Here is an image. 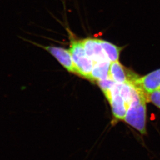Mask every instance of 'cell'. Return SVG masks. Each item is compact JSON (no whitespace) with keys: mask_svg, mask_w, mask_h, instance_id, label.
<instances>
[{"mask_svg":"<svg viewBox=\"0 0 160 160\" xmlns=\"http://www.w3.org/2000/svg\"><path fill=\"white\" fill-rule=\"evenodd\" d=\"M146 94L138 87L124 119L125 122L142 134L146 133Z\"/></svg>","mask_w":160,"mask_h":160,"instance_id":"cell-1","label":"cell"},{"mask_svg":"<svg viewBox=\"0 0 160 160\" xmlns=\"http://www.w3.org/2000/svg\"><path fill=\"white\" fill-rule=\"evenodd\" d=\"M69 50L71 53L76 74L90 79L94 63L85 52L82 41L71 39Z\"/></svg>","mask_w":160,"mask_h":160,"instance_id":"cell-2","label":"cell"},{"mask_svg":"<svg viewBox=\"0 0 160 160\" xmlns=\"http://www.w3.org/2000/svg\"><path fill=\"white\" fill-rule=\"evenodd\" d=\"M104 95L110 104L113 116L117 119L124 120L129 106L119 94L118 83H115Z\"/></svg>","mask_w":160,"mask_h":160,"instance_id":"cell-3","label":"cell"},{"mask_svg":"<svg viewBox=\"0 0 160 160\" xmlns=\"http://www.w3.org/2000/svg\"><path fill=\"white\" fill-rule=\"evenodd\" d=\"M136 74L128 71L119 61L111 62L109 71V78L116 83L122 84L133 83L138 78Z\"/></svg>","mask_w":160,"mask_h":160,"instance_id":"cell-4","label":"cell"},{"mask_svg":"<svg viewBox=\"0 0 160 160\" xmlns=\"http://www.w3.org/2000/svg\"><path fill=\"white\" fill-rule=\"evenodd\" d=\"M133 83L145 94L160 88V68L142 77H138Z\"/></svg>","mask_w":160,"mask_h":160,"instance_id":"cell-5","label":"cell"},{"mask_svg":"<svg viewBox=\"0 0 160 160\" xmlns=\"http://www.w3.org/2000/svg\"><path fill=\"white\" fill-rule=\"evenodd\" d=\"M82 42L87 56L92 60L94 63L108 60L103 50L100 39L87 38L82 40Z\"/></svg>","mask_w":160,"mask_h":160,"instance_id":"cell-6","label":"cell"},{"mask_svg":"<svg viewBox=\"0 0 160 160\" xmlns=\"http://www.w3.org/2000/svg\"><path fill=\"white\" fill-rule=\"evenodd\" d=\"M44 49L48 52L69 72L76 74L75 68L70 50L62 47L46 46Z\"/></svg>","mask_w":160,"mask_h":160,"instance_id":"cell-7","label":"cell"},{"mask_svg":"<svg viewBox=\"0 0 160 160\" xmlns=\"http://www.w3.org/2000/svg\"><path fill=\"white\" fill-rule=\"evenodd\" d=\"M110 63L108 60L94 63L90 80L97 82L108 78Z\"/></svg>","mask_w":160,"mask_h":160,"instance_id":"cell-8","label":"cell"},{"mask_svg":"<svg viewBox=\"0 0 160 160\" xmlns=\"http://www.w3.org/2000/svg\"><path fill=\"white\" fill-rule=\"evenodd\" d=\"M100 41L103 50L108 60L110 62L119 61L122 48L107 41L101 39Z\"/></svg>","mask_w":160,"mask_h":160,"instance_id":"cell-9","label":"cell"},{"mask_svg":"<svg viewBox=\"0 0 160 160\" xmlns=\"http://www.w3.org/2000/svg\"><path fill=\"white\" fill-rule=\"evenodd\" d=\"M147 101L153 104L160 109V88L155 90L150 93L146 94Z\"/></svg>","mask_w":160,"mask_h":160,"instance_id":"cell-10","label":"cell"},{"mask_svg":"<svg viewBox=\"0 0 160 160\" xmlns=\"http://www.w3.org/2000/svg\"><path fill=\"white\" fill-rule=\"evenodd\" d=\"M97 82L104 94L106 93V92L110 90L116 83L109 78L105 80H99Z\"/></svg>","mask_w":160,"mask_h":160,"instance_id":"cell-11","label":"cell"}]
</instances>
